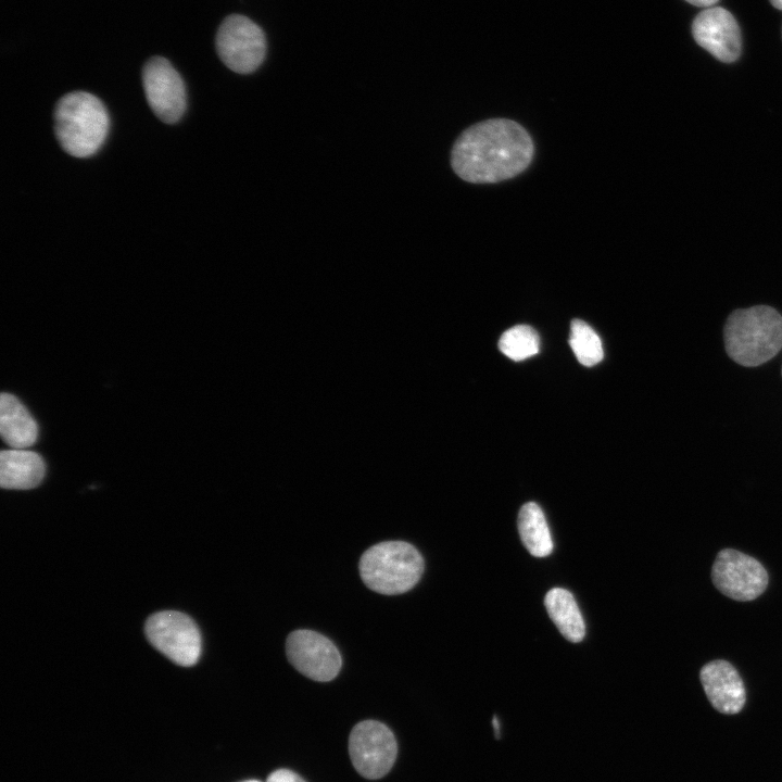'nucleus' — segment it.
<instances>
[{
  "instance_id": "19",
  "label": "nucleus",
  "mask_w": 782,
  "mask_h": 782,
  "mask_svg": "<svg viewBox=\"0 0 782 782\" xmlns=\"http://www.w3.org/2000/svg\"><path fill=\"white\" fill-rule=\"evenodd\" d=\"M266 782H305L298 773L289 769H278L273 771L266 779Z\"/></svg>"
},
{
  "instance_id": "20",
  "label": "nucleus",
  "mask_w": 782,
  "mask_h": 782,
  "mask_svg": "<svg viewBox=\"0 0 782 782\" xmlns=\"http://www.w3.org/2000/svg\"><path fill=\"white\" fill-rule=\"evenodd\" d=\"M689 3L702 7V8H711L715 3H717L719 0H685Z\"/></svg>"
},
{
  "instance_id": "22",
  "label": "nucleus",
  "mask_w": 782,
  "mask_h": 782,
  "mask_svg": "<svg viewBox=\"0 0 782 782\" xmlns=\"http://www.w3.org/2000/svg\"><path fill=\"white\" fill-rule=\"evenodd\" d=\"M493 726H494V730H495V732H496V735L499 736V730H500V728H499V721H497L496 717L493 718Z\"/></svg>"
},
{
  "instance_id": "18",
  "label": "nucleus",
  "mask_w": 782,
  "mask_h": 782,
  "mask_svg": "<svg viewBox=\"0 0 782 782\" xmlns=\"http://www.w3.org/2000/svg\"><path fill=\"white\" fill-rule=\"evenodd\" d=\"M499 349L513 361H522L539 352V336L532 327L517 325L503 332L499 340Z\"/></svg>"
},
{
  "instance_id": "21",
  "label": "nucleus",
  "mask_w": 782,
  "mask_h": 782,
  "mask_svg": "<svg viewBox=\"0 0 782 782\" xmlns=\"http://www.w3.org/2000/svg\"><path fill=\"white\" fill-rule=\"evenodd\" d=\"M771 4L779 10H782V0H770Z\"/></svg>"
},
{
  "instance_id": "13",
  "label": "nucleus",
  "mask_w": 782,
  "mask_h": 782,
  "mask_svg": "<svg viewBox=\"0 0 782 782\" xmlns=\"http://www.w3.org/2000/svg\"><path fill=\"white\" fill-rule=\"evenodd\" d=\"M46 474L43 458L25 449L0 453V485L9 490H29L39 485Z\"/></svg>"
},
{
  "instance_id": "6",
  "label": "nucleus",
  "mask_w": 782,
  "mask_h": 782,
  "mask_svg": "<svg viewBox=\"0 0 782 782\" xmlns=\"http://www.w3.org/2000/svg\"><path fill=\"white\" fill-rule=\"evenodd\" d=\"M149 642L178 666L191 667L201 655V635L195 622L186 614L163 610L146 622Z\"/></svg>"
},
{
  "instance_id": "4",
  "label": "nucleus",
  "mask_w": 782,
  "mask_h": 782,
  "mask_svg": "<svg viewBox=\"0 0 782 782\" xmlns=\"http://www.w3.org/2000/svg\"><path fill=\"white\" fill-rule=\"evenodd\" d=\"M358 569L368 589L384 595H396L417 584L424 573L425 563L412 544L384 541L364 552Z\"/></svg>"
},
{
  "instance_id": "5",
  "label": "nucleus",
  "mask_w": 782,
  "mask_h": 782,
  "mask_svg": "<svg viewBox=\"0 0 782 782\" xmlns=\"http://www.w3.org/2000/svg\"><path fill=\"white\" fill-rule=\"evenodd\" d=\"M215 43L223 63L239 74L254 72L263 63L267 50L263 29L240 14H231L222 22Z\"/></svg>"
},
{
  "instance_id": "16",
  "label": "nucleus",
  "mask_w": 782,
  "mask_h": 782,
  "mask_svg": "<svg viewBox=\"0 0 782 782\" xmlns=\"http://www.w3.org/2000/svg\"><path fill=\"white\" fill-rule=\"evenodd\" d=\"M521 541L535 557H545L553 551L551 532L541 507L529 502L522 505L517 519Z\"/></svg>"
},
{
  "instance_id": "10",
  "label": "nucleus",
  "mask_w": 782,
  "mask_h": 782,
  "mask_svg": "<svg viewBox=\"0 0 782 782\" xmlns=\"http://www.w3.org/2000/svg\"><path fill=\"white\" fill-rule=\"evenodd\" d=\"M142 85L148 104L162 122L174 124L180 119L186 110V88L165 58L153 56L146 62Z\"/></svg>"
},
{
  "instance_id": "12",
  "label": "nucleus",
  "mask_w": 782,
  "mask_h": 782,
  "mask_svg": "<svg viewBox=\"0 0 782 782\" xmlns=\"http://www.w3.org/2000/svg\"><path fill=\"white\" fill-rule=\"evenodd\" d=\"M701 682L710 704L720 712H739L746 699L744 683L726 660H712L701 670Z\"/></svg>"
},
{
  "instance_id": "9",
  "label": "nucleus",
  "mask_w": 782,
  "mask_h": 782,
  "mask_svg": "<svg viewBox=\"0 0 782 782\" xmlns=\"http://www.w3.org/2000/svg\"><path fill=\"white\" fill-rule=\"evenodd\" d=\"M711 578L722 594L736 601L758 597L768 584V573L758 560L731 548L718 553Z\"/></svg>"
},
{
  "instance_id": "7",
  "label": "nucleus",
  "mask_w": 782,
  "mask_h": 782,
  "mask_svg": "<svg viewBox=\"0 0 782 782\" xmlns=\"http://www.w3.org/2000/svg\"><path fill=\"white\" fill-rule=\"evenodd\" d=\"M349 753L356 771L364 778L376 780L392 768L398 745L392 731L376 720H364L352 729Z\"/></svg>"
},
{
  "instance_id": "8",
  "label": "nucleus",
  "mask_w": 782,
  "mask_h": 782,
  "mask_svg": "<svg viewBox=\"0 0 782 782\" xmlns=\"http://www.w3.org/2000/svg\"><path fill=\"white\" fill-rule=\"evenodd\" d=\"M286 654L299 672L314 681L333 680L342 666L337 646L327 636L313 630L292 631L286 641Z\"/></svg>"
},
{
  "instance_id": "2",
  "label": "nucleus",
  "mask_w": 782,
  "mask_h": 782,
  "mask_svg": "<svg viewBox=\"0 0 782 782\" xmlns=\"http://www.w3.org/2000/svg\"><path fill=\"white\" fill-rule=\"evenodd\" d=\"M727 354L746 367L759 366L782 349V316L771 306L733 311L723 328Z\"/></svg>"
},
{
  "instance_id": "1",
  "label": "nucleus",
  "mask_w": 782,
  "mask_h": 782,
  "mask_svg": "<svg viewBox=\"0 0 782 782\" xmlns=\"http://www.w3.org/2000/svg\"><path fill=\"white\" fill-rule=\"evenodd\" d=\"M533 153V141L521 125L507 118H491L461 134L452 148L451 164L466 181L492 184L522 173Z\"/></svg>"
},
{
  "instance_id": "11",
  "label": "nucleus",
  "mask_w": 782,
  "mask_h": 782,
  "mask_svg": "<svg viewBox=\"0 0 782 782\" xmlns=\"http://www.w3.org/2000/svg\"><path fill=\"white\" fill-rule=\"evenodd\" d=\"M695 41L721 62H734L741 52V33L733 15L723 8L699 12L692 24Z\"/></svg>"
},
{
  "instance_id": "3",
  "label": "nucleus",
  "mask_w": 782,
  "mask_h": 782,
  "mask_svg": "<svg viewBox=\"0 0 782 782\" xmlns=\"http://www.w3.org/2000/svg\"><path fill=\"white\" fill-rule=\"evenodd\" d=\"M53 118L59 144L76 157L94 154L104 142L110 126L103 103L86 91H73L59 99Z\"/></svg>"
},
{
  "instance_id": "14",
  "label": "nucleus",
  "mask_w": 782,
  "mask_h": 782,
  "mask_svg": "<svg viewBox=\"0 0 782 782\" xmlns=\"http://www.w3.org/2000/svg\"><path fill=\"white\" fill-rule=\"evenodd\" d=\"M0 433L11 449L31 446L38 437V426L27 408L13 394L0 396Z\"/></svg>"
},
{
  "instance_id": "17",
  "label": "nucleus",
  "mask_w": 782,
  "mask_h": 782,
  "mask_svg": "<svg viewBox=\"0 0 782 782\" xmlns=\"http://www.w3.org/2000/svg\"><path fill=\"white\" fill-rule=\"evenodd\" d=\"M568 342L580 364L591 367L603 360L602 341L585 321L571 320Z\"/></svg>"
},
{
  "instance_id": "15",
  "label": "nucleus",
  "mask_w": 782,
  "mask_h": 782,
  "mask_svg": "<svg viewBox=\"0 0 782 782\" xmlns=\"http://www.w3.org/2000/svg\"><path fill=\"white\" fill-rule=\"evenodd\" d=\"M546 611L559 632L568 641L578 643L585 634V626L572 594L562 588L551 589L545 597Z\"/></svg>"
},
{
  "instance_id": "24",
  "label": "nucleus",
  "mask_w": 782,
  "mask_h": 782,
  "mask_svg": "<svg viewBox=\"0 0 782 782\" xmlns=\"http://www.w3.org/2000/svg\"><path fill=\"white\" fill-rule=\"evenodd\" d=\"M781 371H782V368H781Z\"/></svg>"
},
{
  "instance_id": "23",
  "label": "nucleus",
  "mask_w": 782,
  "mask_h": 782,
  "mask_svg": "<svg viewBox=\"0 0 782 782\" xmlns=\"http://www.w3.org/2000/svg\"><path fill=\"white\" fill-rule=\"evenodd\" d=\"M241 782H261V781H258V780H245V781H241ZM265 782H266V781H265Z\"/></svg>"
}]
</instances>
